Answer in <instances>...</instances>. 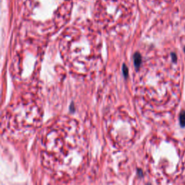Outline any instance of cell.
I'll return each instance as SVG.
<instances>
[{"label":"cell","mask_w":185,"mask_h":185,"mask_svg":"<svg viewBox=\"0 0 185 185\" xmlns=\"http://www.w3.org/2000/svg\"><path fill=\"white\" fill-rule=\"evenodd\" d=\"M141 56L139 54H134V64H135L136 67H139L140 65V63H141Z\"/></svg>","instance_id":"obj_1"},{"label":"cell","mask_w":185,"mask_h":185,"mask_svg":"<svg viewBox=\"0 0 185 185\" xmlns=\"http://www.w3.org/2000/svg\"><path fill=\"white\" fill-rule=\"evenodd\" d=\"M179 122L180 125L182 127H185V112L182 111L179 115Z\"/></svg>","instance_id":"obj_2"},{"label":"cell","mask_w":185,"mask_h":185,"mask_svg":"<svg viewBox=\"0 0 185 185\" xmlns=\"http://www.w3.org/2000/svg\"><path fill=\"white\" fill-rule=\"evenodd\" d=\"M171 55L173 56V60H174V61H176V60H177V59H176L177 58V56H176L174 54H172Z\"/></svg>","instance_id":"obj_3"},{"label":"cell","mask_w":185,"mask_h":185,"mask_svg":"<svg viewBox=\"0 0 185 185\" xmlns=\"http://www.w3.org/2000/svg\"><path fill=\"white\" fill-rule=\"evenodd\" d=\"M148 1H163V0H148Z\"/></svg>","instance_id":"obj_4"}]
</instances>
